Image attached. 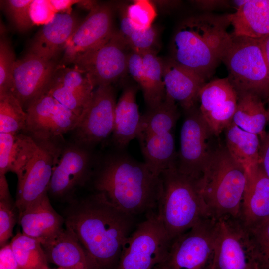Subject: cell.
Segmentation results:
<instances>
[{"mask_svg": "<svg viewBox=\"0 0 269 269\" xmlns=\"http://www.w3.org/2000/svg\"><path fill=\"white\" fill-rule=\"evenodd\" d=\"M94 166L91 148L75 142L63 145L54 167L48 193L52 197H70L90 178Z\"/></svg>", "mask_w": 269, "mask_h": 269, "instance_id": "9a60e30c", "label": "cell"}, {"mask_svg": "<svg viewBox=\"0 0 269 269\" xmlns=\"http://www.w3.org/2000/svg\"><path fill=\"white\" fill-rule=\"evenodd\" d=\"M157 39V30L152 25L145 30H135L126 41L132 51L142 55L147 52L155 51Z\"/></svg>", "mask_w": 269, "mask_h": 269, "instance_id": "60d3db41", "label": "cell"}, {"mask_svg": "<svg viewBox=\"0 0 269 269\" xmlns=\"http://www.w3.org/2000/svg\"><path fill=\"white\" fill-rule=\"evenodd\" d=\"M17 209L11 198L0 200V246L5 245L12 236ZM18 212V211H17Z\"/></svg>", "mask_w": 269, "mask_h": 269, "instance_id": "ab89813d", "label": "cell"}, {"mask_svg": "<svg viewBox=\"0 0 269 269\" xmlns=\"http://www.w3.org/2000/svg\"><path fill=\"white\" fill-rule=\"evenodd\" d=\"M97 170L94 188L120 211L132 216L157 207L162 180L144 162L117 153L106 157Z\"/></svg>", "mask_w": 269, "mask_h": 269, "instance_id": "7a4b0ae2", "label": "cell"}, {"mask_svg": "<svg viewBox=\"0 0 269 269\" xmlns=\"http://www.w3.org/2000/svg\"><path fill=\"white\" fill-rule=\"evenodd\" d=\"M46 92L73 112L79 119L90 100L84 98L67 89L54 76Z\"/></svg>", "mask_w": 269, "mask_h": 269, "instance_id": "e575fe53", "label": "cell"}, {"mask_svg": "<svg viewBox=\"0 0 269 269\" xmlns=\"http://www.w3.org/2000/svg\"><path fill=\"white\" fill-rule=\"evenodd\" d=\"M215 136L199 110L194 107L186 111L180 137V150L176 168L181 173L199 180L206 161L214 146L211 138Z\"/></svg>", "mask_w": 269, "mask_h": 269, "instance_id": "8fae6325", "label": "cell"}, {"mask_svg": "<svg viewBox=\"0 0 269 269\" xmlns=\"http://www.w3.org/2000/svg\"><path fill=\"white\" fill-rule=\"evenodd\" d=\"M54 77L64 87L73 93L90 100L94 87L88 77L75 67L58 66Z\"/></svg>", "mask_w": 269, "mask_h": 269, "instance_id": "836d02e7", "label": "cell"}, {"mask_svg": "<svg viewBox=\"0 0 269 269\" xmlns=\"http://www.w3.org/2000/svg\"><path fill=\"white\" fill-rule=\"evenodd\" d=\"M135 30L125 13L121 17L119 32L126 40Z\"/></svg>", "mask_w": 269, "mask_h": 269, "instance_id": "7dc6e473", "label": "cell"}, {"mask_svg": "<svg viewBox=\"0 0 269 269\" xmlns=\"http://www.w3.org/2000/svg\"><path fill=\"white\" fill-rule=\"evenodd\" d=\"M38 147V141L26 134L0 133V174L12 172L20 180Z\"/></svg>", "mask_w": 269, "mask_h": 269, "instance_id": "cb8c5ba5", "label": "cell"}, {"mask_svg": "<svg viewBox=\"0 0 269 269\" xmlns=\"http://www.w3.org/2000/svg\"><path fill=\"white\" fill-rule=\"evenodd\" d=\"M32 0H7L1 1L4 9L15 28L25 32L33 25L30 14Z\"/></svg>", "mask_w": 269, "mask_h": 269, "instance_id": "8d00e7d4", "label": "cell"}, {"mask_svg": "<svg viewBox=\"0 0 269 269\" xmlns=\"http://www.w3.org/2000/svg\"><path fill=\"white\" fill-rule=\"evenodd\" d=\"M194 2L204 9H212L226 4V1L224 0H195Z\"/></svg>", "mask_w": 269, "mask_h": 269, "instance_id": "f907efd6", "label": "cell"}, {"mask_svg": "<svg viewBox=\"0 0 269 269\" xmlns=\"http://www.w3.org/2000/svg\"><path fill=\"white\" fill-rule=\"evenodd\" d=\"M116 103L111 85L97 87L73 131L74 142L91 148L112 134Z\"/></svg>", "mask_w": 269, "mask_h": 269, "instance_id": "4fadbf2b", "label": "cell"}, {"mask_svg": "<svg viewBox=\"0 0 269 269\" xmlns=\"http://www.w3.org/2000/svg\"><path fill=\"white\" fill-rule=\"evenodd\" d=\"M80 23L71 13H57L44 25L33 39L28 52L49 60L62 50Z\"/></svg>", "mask_w": 269, "mask_h": 269, "instance_id": "ffe728a7", "label": "cell"}, {"mask_svg": "<svg viewBox=\"0 0 269 269\" xmlns=\"http://www.w3.org/2000/svg\"><path fill=\"white\" fill-rule=\"evenodd\" d=\"M37 141L38 149L18 180L15 204L18 216L48 193L53 169L63 146L62 139Z\"/></svg>", "mask_w": 269, "mask_h": 269, "instance_id": "7c38bea8", "label": "cell"}, {"mask_svg": "<svg viewBox=\"0 0 269 269\" xmlns=\"http://www.w3.org/2000/svg\"><path fill=\"white\" fill-rule=\"evenodd\" d=\"M225 147L233 159L247 172L259 164L261 140L233 122L224 130Z\"/></svg>", "mask_w": 269, "mask_h": 269, "instance_id": "83f0119b", "label": "cell"}, {"mask_svg": "<svg viewBox=\"0 0 269 269\" xmlns=\"http://www.w3.org/2000/svg\"><path fill=\"white\" fill-rule=\"evenodd\" d=\"M247 180L246 171L225 146L214 147L198 180L209 216L216 220L239 217Z\"/></svg>", "mask_w": 269, "mask_h": 269, "instance_id": "277c9868", "label": "cell"}, {"mask_svg": "<svg viewBox=\"0 0 269 269\" xmlns=\"http://www.w3.org/2000/svg\"><path fill=\"white\" fill-rule=\"evenodd\" d=\"M268 111L262 99L247 93L238 96L237 105L232 122L242 129L257 135L262 141L266 136Z\"/></svg>", "mask_w": 269, "mask_h": 269, "instance_id": "f1b7e54d", "label": "cell"}, {"mask_svg": "<svg viewBox=\"0 0 269 269\" xmlns=\"http://www.w3.org/2000/svg\"><path fill=\"white\" fill-rule=\"evenodd\" d=\"M146 73V85L142 90L148 109L155 108L165 100L166 93L163 78L164 62L155 51L142 55Z\"/></svg>", "mask_w": 269, "mask_h": 269, "instance_id": "4dcf8cb0", "label": "cell"}, {"mask_svg": "<svg viewBox=\"0 0 269 269\" xmlns=\"http://www.w3.org/2000/svg\"><path fill=\"white\" fill-rule=\"evenodd\" d=\"M171 242L157 212L151 211L125 240L116 269H153L165 259Z\"/></svg>", "mask_w": 269, "mask_h": 269, "instance_id": "52a82bcc", "label": "cell"}, {"mask_svg": "<svg viewBox=\"0 0 269 269\" xmlns=\"http://www.w3.org/2000/svg\"><path fill=\"white\" fill-rule=\"evenodd\" d=\"M216 220L206 217L173 239L153 269H212Z\"/></svg>", "mask_w": 269, "mask_h": 269, "instance_id": "ba28073f", "label": "cell"}, {"mask_svg": "<svg viewBox=\"0 0 269 269\" xmlns=\"http://www.w3.org/2000/svg\"><path fill=\"white\" fill-rule=\"evenodd\" d=\"M260 47L269 74V35L259 39Z\"/></svg>", "mask_w": 269, "mask_h": 269, "instance_id": "c3c4849f", "label": "cell"}, {"mask_svg": "<svg viewBox=\"0 0 269 269\" xmlns=\"http://www.w3.org/2000/svg\"><path fill=\"white\" fill-rule=\"evenodd\" d=\"M51 4L56 13H71V7L78 4L80 0H50Z\"/></svg>", "mask_w": 269, "mask_h": 269, "instance_id": "bcb514c9", "label": "cell"}, {"mask_svg": "<svg viewBox=\"0 0 269 269\" xmlns=\"http://www.w3.org/2000/svg\"><path fill=\"white\" fill-rule=\"evenodd\" d=\"M136 88L127 87L116 103L112 141L120 150L137 137L141 115L136 103Z\"/></svg>", "mask_w": 269, "mask_h": 269, "instance_id": "d4e9b609", "label": "cell"}, {"mask_svg": "<svg viewBox=\"0 0 269 269\" xmlns=\"http://www.w3.org/2000/svg\"><path fill=\"white\" fill-rule=\"evenodd\" d=\"M138 139L144 163L154 174L160 176L165 170L176 167L177 153L173 131L153 134Z\"/></svg>", "mask_w": 269, "mask_h": 269, "instance_id": "4316f807", "label": "cell"}, {"mask_svg": "<svg viewBox=\"0 0 269 269\" xmlns=\"http://www.w3.org/2000/svg\"><path fill=\"white\" fill-rule=\"evenodd\" d=\"M163 78L165 98L178 102L186 111L194 107L205 79L172 59L164 62Z\"/></svg>", "mask_w": 269, "mask_h": 269, "instance_id": "44dd1931", "label": "cell"}, {"mask_svg": "<svg viewBox=\"0 0 269 269\" xmlns=\"http://www.w3.org/2000/svg\"><path fill=\"white\" fill-rule=\"evenodd\" d=\"M268 100H269V108L267 111H268V121L269 122V98L268 99Z\"/></svg>", "mask_w": 269, "mask_h": 269, "instance_id": "816d5d0a", "label": "cell"}, {"mask_svg": "<svg viewBox=\"0 0 269 269\" xmlns=\"http://www.w3.org/2000/svg\"><path fill=\"white\" fill-rule=\"evenodd\" d=\"M48 263L65 269H97L76 237L67 228L42 245Z\"/></svg>", "mask_w": 269, "mask_h": 269, "instance_id": "603a6c76", "label": "cell"}, {"mask_svg": "<svg viewBox=\"0 0 269 269\" xmlns=\"http://www.w3.org/2000/svg\"><path fill=\"white\" fill-rule=\"evenodd\" d=\"M27 121L23 132L36 140L62 139L73 131L79 117L46 91L32 101L25 110Z\"/></svg>", "mask_w": 269, "mask_h": 269, "instance_id": "5bb4252c", "label": "cell"}, {"mask_svg": "<svg viewBox=\"0 0 269 269\" xmlns=\"http://www.w3.org/2000/svg\"><path fill=\"white\" fill-rule=\"evenodd\" d=\"M56 13L49 0H32L30 14L33 25L43 26L48 23Z\"/></svg>", "mask_w": 269, "mask_h": 269, "instance_id": "b9f144b4", "label": "cell"}, {"mask_svg": "<svg viewBox=\"0 0 269 269\" xmlns=\"http://www.w3.org/2000/svg\"><path fill=\"white\" fill-rule=\"evenodd\" d=\"M16 60L10 42L6 38L0 40V95L10 92L12 69Z\"/></svg>", "mask_w": 269, "mask_h": 269, "instance_id": "f35d334b", "label": "cell"}, {"mask_svg": "<svg viewBox=\"0 0 269 269\" xmlns=\"http://www.w3.org/2000/svg\"><path fill=\"white\" fill-rule=\"evenodd\" d=\"M229 14L191 16L178 26L172 43L171 58L206 80L222 61L231 38Z\"/></svg>", "mask_w": 269, "mask_h": 269, "instance_id": "3957f363", "label": "cell"}, {"mask_svg": "<svg viewBox=\"0 0 269 269\" xmlns=\"http://www.w3.org/2000/svg\"><path fill=\"white\" fill-rule=\"evenodd\" d=\"M20 269H48L42 244L37 240L18 232L10 243Z\"/></svg>", "mask_w": 269, "mask_h": 269, "instance_id": "1f68e13d", "label": "cell"}, {"mask_svg": "<svg viewBox=\"0 0 269 269\" xmlns=\"http://www.w3.org/2000/svg\"><path fill=\"white\" fill-rule=\"evenodd\" d=\"M212 269H261L248 229L239 217L216 220Z\"/></svg>", "mask_w": 269, "mask_h": 269, "instance_id": "30bf717a", "label": "cell"}, {"mask_svg": "<svg viewBox=\"0 0 269 269\" xmlns=\"http://www.w3.org/2000/svg\"><path fill=\"white\" fill-rule=\"evenodd\" d=\"M179 117L176 103L165 98L160 105L141 116L136 138L173 131Z\"/></svg>", "mask_w": 269, "mask_h": 269, "instance_id": "f546056e", "label": "cell"}, {"mask_svg": "<svg viewBox=\"0 0 269 269\" xmlns=\"http://www.w3.org/2000/svg\"><path fill=\"white\" fill-rule=\"evenodd\" d=\"M27 118L26 111L11 93L0 95V133L23 132Z\"/></svg>", "mask_w": 269, "mask_h": 269, "instance_id": "d6a6232c", "label": "cell"}, {"mask_svg": "<svg viewBox=\"0 0 269 269\" xmlns=\"http://www.w3.org/2000/svg\"><path fill=\"white\" fill-rule=\"evenodd\" d=\"M247 173L239 218L250 229L269 218V178L259 164Z\"/></svg>", "mask_w": 269, "mask_h": 269, "instance_id": "7402d4cb", "label": "cell"}, {"mask_svg": "<svg viewBox=\"0 0 269 269\" xmlns=\"http://www.w3.org/2000/svg\"><path fill=\"white\" fill-rule=\"evenodd\" d=\"M58 65L54 60L31 53L16 60L12 69L10 92L25 110L28 105L45 93Z\"/></svg>", "mask_w": 269, "mask_h": 269, "instance_id": "2e32d148", "label": "cell"}, {"mask_svg": "<svg viewBox=\"0 0 269 269\" xmlns=\"http://www.w3.org/2000/svg\"><path fill=\"white\" fill-rule=\"evenodd\" d=\"M63 269V268H60V267H58V268L57 269Z\"/></svg>", "mask_w": 269, "mask_h": 269, "instance_id": "f5cc1de1", "label": "cell"}, {"mask_svg": "<svg viewBox=\"0 0 269 269\" xmlns=\"http://www.w3.org/2000/svg\"><path fill=\"white\" fill-rule=\"evenodd\" d=\"M199 110L211 132L218 136L230 125L236 109L238 96L226 78L213 80L201 88Z\"/></svg>", "mask_w": 269, "mask_h": 269, "instance_id": "e0dca14e", "label": "cell"}, {"mask_svg": "<svg viewBox=\"0 0 269 269\" xmlns=\"http://www.w3.org/2000/svg\"><path fill=\"white\" fill-rule=\"evenodd\" d=\"M0 269H20L10 243L0 248Z\"/></svg>", "mask_w": 269, "mask_h": 269, "instance_id": "ee69618b", "label": "cell"}, {"mask_svg": "<svg viewBox=\"0 0 269 269\" xmlns=\"http://www.w3.org/2000/svg\"><path fill=\"white\" fill-rule=\"evenodd\" d=\"M11 198L5 175L0 174V200Z\"/></svg>", "mask_w": 269, "mask_h": 269, "instance_id": "681fc988", "label": "cell"}, {"mask_svg": "<svg viewBox=\"0 0 269 269\" xmlns=\"http://www.w3.org/2000/svg\"><path fill=\"white\" fill-rule=\"evenodd\" d=\"M222 61L237 96L250 93L269 98V74L259 39L231 33Z\"/></svg>", "mask_w": 269, "mask_h": 269, "instance_id": "8992f818", "label": "cell"}, {"mask_svg": "<svg viewBox=\"0 0 269 269\" xmlns=\"http://www.w3.org/2000/svg\"><path fill=\"white\" fill-rule=\"evenodd\" d=\"M131 216L120 211L99 192L74 202L65 225L78 240L97 269L116 267L132 226Z\"/></svg>", "mask_w": 269, "mask_h": 269, "instance_id": "6da1fadb", "label": "cell"}, {"mask_svg": "<svg viewBox=\"0 0 269 269\" xmlns=\"http://www.w3.org/2000/svg\"><path fill=\"white\" fill-rule=\"evenodd\" d=\"M129 49L126 39L114 31L107 40L79 55L71 63L88 77L94 87L110 85L128 71Z\"/></svg>", "mask_w": 269, "mask_h": 269, "instance_id": "9c48e42d", "label": "cell"}, {"mask_svg": "<svg viewBox=\"0 0 269 269\" xmlns=\"http://www.w3.org/2000/svg\"><path fill=\"white\" fill-rule=\"evenodd\" d=\"M162 193L158 215L171 241L202 219L210 217L198 185L176 167L160 175Z\"/></svg>", "mask_w": 269, "mask_h": 269, "instance_id": "5b68a950", "label": "cell"}, {"mask_svg": "<svg viewBox=\"0 0 269 269\" xmlns=\"http://www.w3.org/2000/svg\"><path fill=\"white\" fill-rule=\"evenodd\" d=\"M128 71L143 90L145 87L146 78L142 55L131 51L128 57Z\"/></svg>", "mask_w": 269, "mask_h": 269, "instance_id": "7bdbcfd3", "label": "cell"}, {"mask_svg": "<svg viewBox=\"0 0 269 269\" xmlns=\"http://www.w3.org/2000/svg\"></svg>", "mask_w": 269, "mask_h": 269, "instance_id": "db71d44e", "label": "cell"}, {"mask_svg": "<svg viewBox=\"0 0 269 269\" xmlns=\"http://www.w3.org/2000/svg\"><path fill=\"white\" fill-rule=\"evenodd\" d=\"M259 165L269 178V133L261 141Z\"/></svg>", "mask_w": 269, "mask_h": 269, "instance_id": "f6af8a7d", "label": "cell"}, {"mask_svg": "<svg viewBox=\"0 0 269 269\" xmlns=\"http://www.w3.org/2000/svg\"><path fill=\"white\" fill-rule=\"evenodd\" d=\"M125 13L134 28L138 30L152 26L157 15L154 5L147 0H134L127 7Z\"/></svg>", "mask_w": 269, "mask_h": 269, "instance_id": "d590c367", "label": "cell"}, {"mask_svg": "<svg viewBox=\"0 0 269 269\" xmlns=\"http://www.w3.org/2000/svg\"><path fill=\"white\" fill-rule=\"evenodd\" d=\"M229 19L232 34L260 39L269 35V0H247Z\"/></svg>", "mask_w": 269, "mask_h": 269, "instance_id": "484cf974", "label": "cell"}, {"mask_svg": "<svg viewBox=\"0 0 269 269\" xmlns=\"http://www.w3.org/2000/svg\"><path fill=\"white\" fill-rule=\"evenodd\" d=\"M22 233L44 245L64 228V218L53 208L48 193L28 207L19 216Z\"/></svg>", "mask_w": 269, "mask_h": 269, "instance_id": "d6986e66", "label": "cell"}, {"mask_svg": "<svg viewBox=\"0 0 269 269\" xmlns=\"http://www.w3.org/2000/svg\"><path fill=\"white\" fill-rule=\"evenodd\" d=\"M248 229L261 269H269V218Z\"/></svg>", "mask_w": 269, "mask_h": 269, "instance_id": "74e56055", "label": "cell"}, {"mask_svg": "<svg viewBox=\"0 0 269 269\" xmlns=\"http://www.w3.org/2000/svg\"><path fill=\"white\" fill-rule=\"evenodd\" d=\"M113 21L111 6L98 3L80 22L66 43L62 63H71L79 55L107 40L114 31Z\"/></svg>", "mask_w": 269, "mask_h": 269, "instance_id": "ac0fdd59", "label": "cell"}]
</instances>
